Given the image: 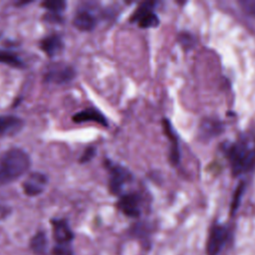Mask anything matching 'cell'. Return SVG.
Returning <instances> with one entry per match:
<instances>
[{
	"instance_id": "1",
	"label": "cell",
	"mask_w": 255,
	"mask_h": 255,
	"mask_svg": "<svg viewBox=\"0 0 255 255\" xmlns=\"http://www.w3.org/2000/svg\"><path fill=\"white\" fill-rule=\"evenodd\" d=\"M225 154L234 176L249 173L255 169V134L248 132L239 135L226 144Z\"/></svg>"
},
{
	"instance_id": "2",
	"label": "cell",
	"mask_w": 255,
	"mask_h": 255,
	"mask_svg": "<svg viewBox=\"0 0 255 255\" xmlns=\"http://www.w3.org/2000/svg\"><path fill=\"white\" fill-rule=\"evenodd\" d=\"M31 166L29 154L20 147H11L0 155V186L14 182Z\"/></svg>"
},
{
	"instance_id": "3",
	"label": "cell",
	"mask_w": 255,
	"mask_h": 255,
	"mask_svg": "<svg viewBox=\"0 0 255 255\" xmlns=\"http://www.w3.org/2000/svg\"><path fill=\"white\" fill-rule=\"evenodd\" d=\"M105 166L109 172V189L112 194L122 193L125 185L131 181L132 173L124 165L106 158Z\"/></svg>"
},
{
	"instance_id": "4",
	"label": "cell",
	"mask_w": 255,
	"mask_h": 255,
	"mask_svg": "<svg viewBox=\"0 0 255 255\" xmlns=\"http://www.w3.org/2000/svg\"><path fill=\"white\" fill-rule=\"evenodd\" d=\"M77 75L72 65L57 62L47 66L43 74V81L53 85H64L72 82Z\"/></svg>"
},
{
	"instance_id": "5",
	"label": "cell",
	"mask_w": 255,
	"mask_h": 255,
	"mask_svg": "<svg viewBox=\"0 0 255 255\" xmlns=\"http://www.w3.org/2000/svg\"><path fill=\"white\" fill-rule=\"evenodd\" d=\"M155 1H143L130 15V22L136 23L139 28H155L159 25V18L154 11Z\"/></svg>"
},
{
	"instance_id": "6",
	"label": "cell",
	"mask_w": 255,
	"mask_h": 255,
	"mask_svg": "<svg viewBox=\"0 0 255 255\" xmlns=\"http://www.w3.org/2000/svg\"><path fill=\"white\" fill-rule=\"evenodd\" d=\"M229 237V230L225 225L215 223L210 228L206 244L207 255H218Z\"/></svg>"
},
{
	"instance_id": "7",
	"label": "cell",
	"mask_w": 255,
	"mask_h": 255,
	"mask_svg": "<svg viewBox=\"0 0 255 255\" xmlns=\"http://www.w3.org/2000/svg\"><path fill=\"white\" fill-rule=\"evenodd\" d=\"M48 185V176L45 173L35 171L30 173L23 181L22 188L26 195L37 196L41 194Z\"/></svg>"
},
{
	"instance_id": "8",
	"label": "cell",
	"mask_w": 255,
	"mask_h": 255,
	"mask_svg": "<svg viewBox=\"0 0 255 255\" xmlns=\"http://www.w3.org/2000/svg\"><path fill=\"white\" fill-rule=\"evenodd\" d=\"M141 197L137 192H128L121 195L117 206L128 217H138L140 215Z\"/></svg>"
},
{
	"instance_id": "9",
	"label": "cell",
	"mask_w": 255,
	"mask_h": 255,
	"mask_svg": "<svg viewBox=\"0 0 255 255\" xmlns=\"http://www.w3.org/2000/svg\"><path fill=\"white\" fill-rule=\"evenodd\" d=\"M224 124L220 120L213 118H205L198 127V138L201 141H208L218 136L224 131Z\"/></svg>"
},
{
	"instance_id": "10",
	"label": "cell",
	"mask_w": 255,
	"mask_h": 255,
	"mask_svg": "<svg viewBox=\"0 0 255 255\" xmlns=\"http://www.w3.org/2000/svg\"><path fill=\"white\" fill-rule=\"evenodd\" d=\"M162 128L170 144L169 161L172 165H177L180 161V147L178 135L174 130L172 124L168 121V119H162Z\"/></svg>"
},
{
	"instance_id": "11",
	"label": "cell",
	"mask_w": 255,
	"mask_h": 255,
	"mask_svg": "<svg viewBox=\"0 0 255 255\" xmlns=\"http://www.w3.org/2000/svg\"><path fill=\"white\" fill-rule=\"evenodd\" d=\"M72 121L76 124L96 123L105 128L109 127V122L106 116L97 108L89 107L72 116Z\"/></svg>"
},
{
	"instance_id": "12",
	"label": "cell",
	"mask_w": 255,
	"mask_h": 255,
	"mask_svg": "<svg viewBox=\"0 0 255 255\" xmlns=\"http://www.w3.org/2000/svg\"><path fill=\"white\" fill-rule=\"evenodd\" d=\"M64 40L58 33H52L41 39L39 49L49 58H53L60 54L64 49Z\"/></svg>"
},
{
	"instance_id": "13",
	"label": "cell",
	"mask_w": 255,
	"mask_h": 255,
	"mask_svg": "<svg viewBox=\"0 0 255 255\" xmlns=\"http://www.w3.org/2000/svg\"><path fill=\"white\" fill-rule=\"evenodd\" d=\"M23 119L13 115H0V136H14L24 128Z\"/></svg>"
},
{
	"instance_id": "14",
	"label": "cell",
	"mask_w": 255,
	"mask_h": 255,
	"mask_svg": "<svg viewBox=\"0 0 255 255\" xmlns=\"http://www.w3.org/2000/svg\"><path fill=\"white\" fill-rule=\"evenodd\" d=\"M53 236L56 244H71L74 239V233L66 219L54 218L51 220Z\"/></svg>"
},
{
	"instance_id": "15",
	"label": "cell",
	"mask_w": 255,
	"mask_h": 255,
	"mask_svg": "<svg viewBox=\"0 0 255 255\" xmlns=\"http://www.w3.org/2000/svg\"><path fill=\"white\" fill-rule=\"evenodd\" d=\"M97 23V17L90 10L85 8L79 9L73 18L74 27L82 32L93 31L96 28Z\"/></svg>"
},
{
	"instance_id": "16",
	"label": "cell",
	"mask_w": 255,
	"mask_h": 255,
	"mask_svg": "<svg viewBox=\"0 0 255 255\" xmlns=\"http://www.w3.org/2000/svg\"><path fill=\"white\" fill-rule=\"evenodd\" d=\"M0 64H5L15 69H24L26 67L25 62L17 53L3 49H0Z\"/></svg>"
},
{
	"instance_id": "17",
	"label": "cell",
	"mask_w": 255,
	"mask_h": 255,
	"mask_svg": "<svg viewBox=\"0 0 255 255\" xmlns=\"http://www.w3.org/2000/svg\"><path fill=\"white\" fill-rule=\"evenodd\" d=\"M47 237L44 231H38L30 241V248L33 253L37 255H43L47 250Z\"/></svg>"
},
{
	"instance_id": "18",
	"label": "cell",
	"mask_w": 255,
	"mask_h": 255,
	"mask_svg": "<svg viewBox=\"0 0 255 255\" xmlns=\"http://www.w3.org/2000/svg\"><path fill=\"white\" fill-rule=\"evenodd\" d=\"M40 5L48 13L62 14L66 10L67 2L63 0H46V1H43Z\"/></svg>"
},
{
	"instance_id": "19",
	"label": "cell",
	"mask_w": 255,
	"mask_h": 255,
	"mask_svg": "<svg viewBox=\"0 0 255 255\" xmlns=\"http://www.w3.org/2000/svg\"><path fill=\"white\" fill-rule=\"evenodd\" d=\"M245 188H246V184L244 181H241L235 188L234 190V193H233V196H232V200H231V203H230V215L233 216L238 208H239V205H240V202H241V198H242V195L245 191Z\"/></svg>"
},
{
	"instance_id": "20",
	"label": "cell",
	"mask_w": 255,
	"mask_h": 255,
	"mask_svg": "<svg viewBox=\"0 0 255 255\" xmlns=\"http://www.w3.org/2000/svg\"><path fill=\"white\" fill-rule=\"evenodd\" d=\"M178 43L181 45L183 49L191 50L194 48L196 44V39L194 35H192L189 32H180L178 34Z\"/></svg>"
},
{
	"instance_id": "21",
	"label": "cell",
	"mask_w": 255,
	"mask_h": 255,
	"mask_svg": "<svg viewBox=\"0 0 255 255\" xmlns=\"http://www.w3.org/2000/svg\"><path fill=\"white\" fill-rule=\"evenodd\" d=\"M96 153H97V148H96V146H94V145H89V146H87V147L85 148V150L83 151L82 155L80 156L79 162L82 163V164H84V163H87V162L91 161V160L95 157Z\"/></svg>"
},
{
	"instance_id": "22",
	"label": "cell",
	"mask_w": 255,
	"mask_h": 255,
	"mask_svg": "<svg viewBox=\"0 0 255 255\" xmlns=\"http://www.w3.org/2000/svg\"><path fill=\"white\" fill-rule=\"evenodd\" d=\"M242 10L250 17L255 18V0H243L239 2Z\"/></svg>"
},
{
	"instance_id": "23",
	"label": "cell",
	"mask_w": 255,
	"mask_h": 255,
	"mask_svg": "<svg viewBox=\"0 0 255 255\" xmlns=\"http://www.w3.org/2000/svg\"><path fill=\"white\" fill-rule=\"evenodd\" d=\"M52 253L53 255H73L70 244H56Z\"/></svg>"
},
{
	"instance_id": "24",
	"label": "cell",
	"mask_w": 255,
	"mask_h": 255,
	"mask_svg": "<svg viewBox=\"0 0 255 255\" xmlns=\"http://www.w3.org/2000/svg\"><path fill=\"white\" fill-rule=\"evenodd\" d=\"M43 20L49 23H62L64 18L62 14H54V13H45L43 16Z\"/></svg>"
},
{
	"instance_id": "25",
	"label": "cell",
	"mask_w": 255,
	"mask_h": 255,
	"mask_svg": "<svg viewBox=\"0 0 255 255\" xmlns=\"http://www.w3.org/2000/svg\"><path fill=\"white\" fill-rule=\"evenodd\" d=\"M10 213V208L4 205H0V220L4 219Z\"/></svg>"
},
{
	"instance_id": "26",
	"label": "cell",
	"mask_w": 255,
	"mask_h": 255,
	"mask_svg": "<svg viewBox=\"0 0 255 255\" xmlns=\"http://www.w3.org/2000/svg\"><path fill=\"white\" fill-rule=\"evenodd\" d=\"M0 36H1V33H0Z\"/></svg>"
}]
</instances>
